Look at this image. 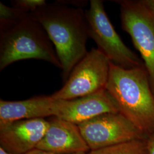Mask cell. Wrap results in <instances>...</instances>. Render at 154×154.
I'll return each mask as SVG.
<instances>
[{
  "label": "cell",
  "instance_id": "cell-1",
  "mask_svg": "<svg viewBox=\"0 0 154 154\" xmlns=\"http://www.w3.org/2000/svg\"><path fill=\"white\" fill-rule=\"evenodd\" d=\"M32 14L42 25L54 46L65 82L74 66L88 53L89 35L85 11L57 1L46 2Z\"/></svg>",
  "mask_w": 154,
  "mask_h": 154
},
{
  "label": "cell",
  "instance_id": "cell-2",
  "mask_svg": "<svg viewBox=\"0 0 154 154\" xmlns=\"http://www.w3.org/2000/svg\"><path fill=\"white\" fill-rule=\"evenodd\" d=\"M106 90L119 112L147 137L154 134V95L144 66L125 69L110 64Z\"/></svg>",
  "mask_w": 154,
  "mask_h": 154
},
{
  "label": "cell",
  "instance_id": "cell-3",
  "mask_svg": "<svg viewBox=\"0 0 154 154\" xmlns=\"http://www.w3.org/2000/svg\"><path fill=\"white\" fill-rule=\"evenodd\" d=\"M54 45L30 13L22 11L11 21H0V70L17 61L35 59L60 68Z\"/></svg>",
  "mask_w": 154,
  "mask_h": 154
},
{
  "label": "cell",
  "instance_id": "cell-4",
  "mask_svg": "<svg viewBox=\"0 0 154 154\" xmlns=\"http://www.w3.org/2000/svg\"><path fill=\"white\" fill-rule=\"evenodd\" d=\"M85 11L89 37L111 63L125 69L144 66L142 60L123 42L107 16L103 2L91 0Z\"/></svg>",
  "mask_w": 154,
  "mask_h": 154
},
{
  "label": "cell",
  "instance_id": "cell-5",
  "mask_svg": "<svg viewBox=\"0 0 154 154\" xmlns=\"http://www.w3.org/2000/svg\"><path fill=\"white\" fill-rule=\"evenodd\" d=\"M111 62L99 50L93 48L72 69L63 87L51 96L72 100L106 89Z\"/></svg>",
  "mask_w": 154,
  "mask_h": 154
},
{
  "label": "cell",
  "instance_id": "cell-6",
  "mask_svg": "<svg viewBox=\"0 0 154 154\" xmlns=\"http://www.w3.org/2000/svg\"><path fill=\"white\" fill-rule=\"evenodd\" d=\"M119 4L122 28L139 52L154 95V16L139 1H116Z\"/></svg>",
  "mask_w": 154,
  "mask_h": 154
},
{
  "label": "cell",
  "instance_id": "cell-7",
  "mask_svg": "<svg viewBox=\"0 0 154 154\" xmlns=\"http://www.w3.org/2000/svg\"><path fill=\"white\" fill-rule=\"evenodd\" d=\"M91 151L147 137L120 112H109L77 125Z\"/></svg>",
  "mask_w": 154,
  "mask_h": 154
},
{
  "label": "cell",
  "instance_id": "cell-8",
  "mask_svg": "<svg viewBox=\"0 0 154 154\" xmlns=\"http://www.w3.org/2000/svg\"><path fill=\"white\" fill-rule=\"evenodd\" d=\"M49 121L44 118L23 119L0 125L1 147L11 154H26L44 137Z\"/></svg>",
  "mask_w": 154,
  "mask_h": 154
},
{
  "label": "cell",
  "instance_id": "cell-9",
  "mask_svg": "<svg viewBox=\"0 0 154 154\" xmlns=\"http://www.w3.org/2000/svg\"><path fill=\"white\" fill-rule=\"evenodd\" d=\"M36 149L55 154L87 153L90 151L76 124L53 116Z\"/></svg>",
  "mask_w": 154,
  "mask_h": 154
},
{
  "label": "cell",
  "instance_id": "cell-10",
  "mask_svg": "<svg viewBox=\"0 0 154 154\" xmlns=\"http://www.w3.org/2000/svg\"><path fill=\"white\" fill-rule=\"evenodd\" d=\"M59 100L55 117L76 125L106 113L119 112L115 100L106 89L77 99Z\"/></svg>",
  "mask_w": 154,
  "mask_h": 154
},
{
  "label": "cell",
  "instance_id": "cell-11",
  "mask_svg": "<svg viewBox=\"0 0 154 154\" xmlns=\"http://www.w3.org/2000/svg\"><path fill=\"white\" fill-rule=\"evenodd\" d=\"M60 100L37 96L19 101L0 99V125L23 119L57 116Z\"/></svg>",
  "mask_w": 154,
  "mask_h": 154
},
{
  "label": "cell",
  "instance_id": "cell-12",
  "mask_svg": "<svg viewBox=\"0 0 154 154\" xmlns=\"http://www.w3.org/2000/svg\"><path fill=\"white\" fill-rule=\"evenodd\" d=\"M147 139H138L91 151L88 154H149Z\"/></svg>",
  "mask_w": 154,
  "mask_h": 154
},
{
  "label": "cell",
  "instance_id": "cell-13",
  "mask_svg": "<svg viewBox=\"0 0 154 154\" xmlns=\"http://www.w3.org/2000/svg\"><path fill=\"white\" fill-rule=\"evenodd\" d=\"M46 4V1L45 0H15L11 1L12 6L30 13Z\"/></svg>",
  "mask_w": 154,
  "mask_h": 154
},
{
  "label": "cell",
  "instance_id": "cell-14",
  "mask_svg": "<svg viewBox=\"0 0 154 154\" xmlns=\"http://www.w3.org/2000/svg\"><path fill=\"white\" fill-rule=\"evenodd\" d=\"M22 11L12 6L5 5L2 2L0 3V21H8L14 20L18 16Z\"/></svg>",
  "mask_w": 154,
  "mask_h": 154
},
{
  "label": "cell",
  "instance_id": "cell-15",
  "mask_svg": "<svg viewBox=\"0 0 154 154\" xmlns=\"http://www.w3.org/2000/svg\"><path fill=\"white\" fill-rule=\"evenodd\" d=\"M140 3L146 8L154 16V0H139Z\"/></svg>",
  "mask_w": 154,
  "mask_h": 154
},
{
  "label": "cell",
  "instance_id": "cell-16",
  "mask_svg": "<svg viewBox=\"0 0 154 154\" xmlns=\"http://www.w3.org/2000/svg\"><path fill=\"white\" fill-rule=\"evenodd\" d=\"M147 142L149 154H154V134L147 137Z\"/></svg>",
  "mask_w": 154,
  "mask_h": 154
},
{
  "label": "cell",
  "instance_id": "cell-17",
  "mask_svg": "<svg viewBox=\"0 0 154 154\" xmlns=\"http://www.w3.org/2000/svg\"><path fill=\"white\" fill-rule=\"evenodd\" d=\"M26 154H55L54 153H51V152H49L48 151H43L39 149H35L32 150L31 151L29 152L28 153ZM88 154V153H79V154Z\"/></svg>",
  "mask_w": 154,
  "mask_h": 154
},
{
  "label": "cell",
  "instance_id": "cell-18",
  "mask_svg": "<svg viewBox=\"0 0 154 154\" xmlns=\"http://www.w3.org/2000/svg\"><path fill=\"white\" fill-rule=\"evenodd\" d=\"M0 154H11L9 153H8V152H6V151H5L4 149L2 148H1L0 147Z\"/></svg>",
  "mask_w": 154,
  "mask_h": 154
}]
</instances>
